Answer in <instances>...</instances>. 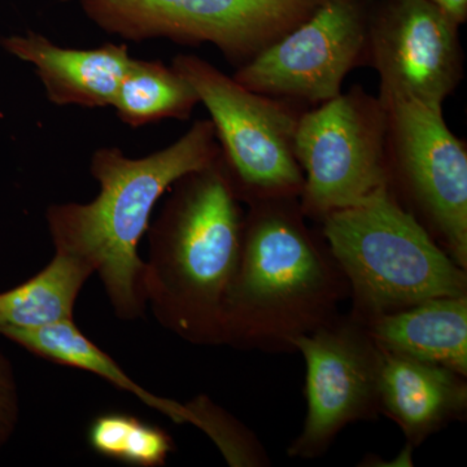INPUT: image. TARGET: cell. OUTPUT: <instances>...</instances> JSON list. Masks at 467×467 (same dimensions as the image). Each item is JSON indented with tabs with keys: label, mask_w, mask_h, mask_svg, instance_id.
<instances>
[{
	"label": "cell",
	"mask_w": 467,
	"mask_h": 467,
	"mask_svg": "<svg viewBox=\"0 0 467 467\" xmlns=\"http://www.w3.org/2000/svg\"><path fill=\"white\" fill-rule=\"evenodd\" d=\"M364 322L384 352L467 377V295L434 297Z\"/></svg>",
	"instance_id": "obj_14"
},
{
	"label": "cell",
	"mask_w": 467,
	"mask_h": 467,
	"mask_svg": "<svg viewBox=\"0 0 467 467\" xmlns=\"http://www.w3.org/2000/svg\"><path fill=\"white\" fill-rule=\"evenodd\" d=\"M171 67L208 109L239 201L300 198L304 175L295 156V135L309 107L252 91L195 55H178Z\"/></svg>",
	"instance_id": "obj_5"
},
{
	"label": "cell",
	"mask_w": 467,
	"mask_h": 467,
	"mask_svg": "<svg viewBox=\"0 0 467 467\" xmlns=\"http://www.w3.org/2000/svg\"><path fill=\"white\" fill-rule=\"evenodd\" d=\"M387 110V175L396 201L467 269V146L442 109L380 98Z\"/></svg>",
	"instance_id": "obj_6"
},
{
	"label": "cell",
	"mask_w": 467,
	"mask_h": 467,
	"mask_svg": "<svg viewBox=\"0 0 467 467\" xmlns=\"http://www.w3.org/2000/svg\"><path fill=\"white\" fill-rule=\"evenodd\" d=\"M199 103L198 92L173 67L133 58L112 107L124 124L140 128L161 119H189Z\"/></svg>",
	"instance_id": "obj_17"
},
{
	"label": "cell",
	"mask_w": 467,
	"mask_h": 467,
	"mask_svg": "<svg viewBox=\"0 0 467 467\" xmlns=\"http://www.w3.org/2000/svg\"><path fill=\"white\" fill-rule=\"evenodd\" d=\"M149 227L143 290L156 321L186 342L223 346L244 212L220 156L184 174Z\"/></svg>",
	"instance_id": "obj_3"
},
{
	"label": "cell",
	"mask_w": 467,
	"mask_h": 467,
	"mask_svg": "<svg viewBox=\"0 0 467 467\" xmlns=\"http://www.w3.org/2000/svg\"><path fill=\"white\" fill-rule=\"evenodd\" d=\"M441 8L457 26H462L467 20V0H429Z\"/></svg>",
	"instance_id": "obj_20"
},
{
	"label": "cell",
	"mask_w": 467,
	"mask_h": 467,
	"mask_svg": "<svg viewBox=\"0 0 467 467\" xmlns=\"http://www.w3.org/2000/svg\"><path fill=\"white\" fill-rule=\"evenodd\" d=\"M20 420V393L14 365L0 352V448L5 447Z\"/></svg>",
	"instance_id": "obj_19"
},
{
	"label": "cell",
	"mask_w": 467,
	"mask_h": 467,
	"mask_svg": "<svg viewBox=\"0 0 467 467\" xmlns=\"http://www.w3.org/2000/svg\"><path fill=\"white\" fill-rule=\"evenodd\" d=\"M88 439L100 456L135 467L164 466L174 451L173 439L165 430L126 413L95 418Z\"/></svg>",
	"instance_id": "obj_18"
},
{
	"label": "cell",
	"mask_w": 467,
	"mask_h": 467,
	"mask_svg": "<svg viewBox=\"0 0 467 467\" xmlns=\"http://www.w3.org/2000/svg\"><path fill=\"white\" fill-rule=\"evenodd\" d=\"M386 142V107L361 85L309 107L295 135L306 217L321 223L389 187Z\"/></svg>",
	"instance_id": "obj_7"
},
{
	"label": "cell",
	"mask_w": 467,
	"mask_h": 467,
	"mask_svg": "<svg viewBox=\"0 0 467 467\" xmlns=\"http://www.w3.org/2000/svg\"><path fill=\"white\" fill-rule=\"evenodd\" d=\"M92 275L85 261L55 251L38 275L0 294V333L73 321L79 292Z\"/></svg>",
	"instance_id": "obj_16"
},
{
	"label": "cell",
	"mask_w": 467,
	"mask_h": 467,
	"mask_svg": "<svg viewBox=\"0 0 467 467\" xmlns=\"http://www.w3.org/2000/svg\"><path fill=\"white\" fill-rule=\"evenodd\" d=\"M322 238L367 319L434 297L467 295V273L389 187L321 221Z\"/></svg>",
	"instance_id": "obj_4"
},
{
	"label": "cell",
	"mask_w": 467,
	"mask_h": 467,
	"mask_svg": "<svg viewBox=\"0 0 467 467\" xmlns=\"http://www.w3.org/2000/svg\"><path fill=\"white\" fill-rule=\"evenodd\" d=\"M211 119H198L171 146L133 159L117 147L95 150L91 174L100 184L94 201L52 204L46 212L55 251L78 257L100 276L117 318L143 317L144 261L140 243L153 209L184 174L220 156Z\"/></svg>",
	"instance_id": "obj_2"
},
{
	"label": "cell",
	"mask_w": 467,
	"mask_h": 467,
	"mask_svg": "<svg viewBox=\"0 0 467 467\" xmlns=\"http://www.w3.org/2000/svg\"><path fill=\"white\" fill-rule=\"evenodd\" d=\"M292 348L306 362V416L287 453L292 459H318L350 423L380 413L382 349L352 312L301 335Z\"/></svg>",
	"instance_id": "obj_9"
},
{
	"label": "cell",
	"mask_w": 467,
	"mask_h": 467,
	"mask_svg": "<svg viewBox=\"0 0 467 467\" xmlns=\"http://www.w3.org/2000/svg\"><path fill=\"white\" fill-rule=\"evenodd\" d=\"M373 7L371 0H322L233 78L252 91L306 107L334 99L348 73L365 67Z\"/></svg>",
	"instance_id": "obj_10"
},
{
	"label": "cell",
	"mask_w": 467,
	"mask_h": 467,
	"mask_svg": "<svg viewBox=\"0 0 467 467\" xmlns=\"http://www.w3.org/2000/svg\"><path fill=\"white\" fill-rule=\"evenodd\" d=\"M110 34L142 42L211 43L233 66L250 63L299 26L322 0H78Z\"/></svg>",
	"instance_id": "obj_8"
},
{
	"label": "cell",
	"mask_w": 467,
	"mask_h": 467,
	"mask_svg": "<svg viewBox=\"0 0 467 467\" xmlns=\"http://www.w3.org/2000/svg\"><path fill=\"white\" fill-rule=\"evenodd\" d=\"M466 378L441 365L382 350L380 413L400 427L409 447H418L465 418Z\"/></svg>",
	"instance_id": "obj_13"
},
{
	"label": "cell",
	"mask_w": 467,
	"mask_h": 467,
	"mask_svg": "<svg viewBox=\"0 0 467 467\" xmlns=\"http://www.w3.org/2000/svg\"><path fill=\"white\" fill-rule=\"evenodd\" d=\"M459 27L429 0H384L374 5L365 67L379 76L378 97L442 109L465 75Z\"/></svg>",
	"instance_id": "obj_11"
},
{
	"label": "cell",
	"mask_w": 467,
	"mask_h": 467,
	"mask_svg": "<svg viewBox=\"0 0 467 467\" xmlns=\"http://www.w3.org/2000/svg\"><path fill=\"white\" fill-rule=\"evenodd\" d=\"M0 45L12 57L36 67L48 99L61 107H112L133 61L126 45L109 42L90 50H76L32 32L5 36Z\"/></svg>",
	"instance_id": "obj_12"
},
{
	"label": "cell",
	"mask_w": 467,
	"mask_h": 467,
	"mask_svg": "<svg viewBox=\"0 0 467 467\" xmlns=\"http://www.w3.org/2000/svg\"><path fill=\"white\" fill-rule=\"evenodd\" d=\"M241 256L227 292L223 346L294 352L295 339L337 315L349 285L299 198L247 204Z\"/></svg>",
	"instance_id": "obj_1"
},
{
	"label": "cell",
	"mask_w": 467,
	"mask_h": 467,
	"mask_svg": "<svg viewBox=\"0 0 467 467\" xmlns=\"http://www.w3.org/2000/svg\"><path fill=\"white\" fill-rule=\"evenodd\" d=\"M0 335L38 358L103 378L119 389L138 396L144 404L161 411L175 423L201 426V411L196 400L183 405L168 399L158 398L142 389L128 377L113 358L85 337L77 327L75 321L58 322L30 330H5Z\"/></svg>",
	"instance_id": "obj_15"
}]
</instances>
